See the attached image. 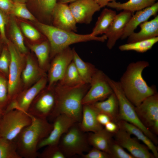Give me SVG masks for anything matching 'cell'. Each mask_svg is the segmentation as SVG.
I'll list each match as a JSON object with an SVG mask.
<instances>
[{
  "mask_svg": "<svg viewBox=\"0 0 158 158\" xmlns=\"http://www.w3.org/2000/svg\"><path fill=\"white\" fill-rule=\"evenodd\" d=\"M75 0H57V2L67 4L68 3H71Z\"/></svg>",
  "mask_w": 158,
  "mask_h": 158,
  "instance_id": "7dc6e473",
  "label": "cell"
},
{
  "mask_svg": "<svg viewBox=\"0 0 158 158\" xmlns=\"http://www.w3.org/2000/svg\"><path fill=\"white\" fill-rule=\"evenodd\" d=\"M97 120L99 123L103 126H104L108 122L111 121L108 116L102 113H98L97 116Z\"/></svg>",
  "mask_w": 158,
  "mask_h": 158,
  "instance_id": "f6af8a7d",
  "label": "cell"
},
{
  "mask_svg": "<svg viewBox=\"0 0 158 158\" xmlns=\"http://www.w3.org/2000/svg\"><path fill=\"white\" fill-rule=\"evenodd\" d=\"M3 115L0 113V121L2 118Z\"/></svg>",
  "mask_w": 158,
  "mask_h": 158,
  "instance_id": "f907efd6",
  "label": "cell"
},
{
  "mask_svg": "<svg viewBox=\"0 0 158 158\" xmlns=\"http://www.w3.org/2000/svg\"><path fill=\"white\" fill-rule=\"evenodd\" d=\"M10 15L16 16L32 21H36L35 18L28 9L26 4L24 3L14 2Z\"/></svg>",
  "mask_w": 158,
  "mask_h": 158,
  "instance_id": "d590c367",
  "label": "cell"
},
{
  "mask_svg": "<svg viewBox=\"0 0 158 158\" xmlns=\"http://www.w3.org/2000/svg\"><path fill=\"white\" fill-rule=\"evenodd\" d=\"M20 26L23 33L30 40L36 41L42 38L40 33L29 24L22 22L20 23Z\"/></svg>",
  "mask_w": 158,
  "mask_h": 158,
  "instance_id": "ab89813d",
  "label": "cell"
},
{
  "mask_svg": "<svg viewBox=\"0 0 158 158\" xmlns=\"http://www.w3.org/2000/svg\"><path fill=\"white\" fill-rule=\"evenodd\" d=\"M101 8L107 6L110 2L115 0H94Z\"/></svg>",
  "mask_w": 158,
  "mask_h": 158,
  "instance_id": "bcb514c9",
  "label": "cell"
},
{
  "mask_svg": "<svg viewBox=\"0 0 158 158\" xmlns=\"http://www.w3.org/2000/svg\"><path fill=\"white\" fill-rule=\"evenodd\" d=\"M28 112L13 109L5 113L0 121V138L15 141L22 130L31 123Z\"/></svg>",
  "mask_w": 158,
  "mask_h": 158,
  "instance_id": "52a82bcc",
  "label": "cell"
},
{
  "mask_svg": "<svg viewBox=\"0 0 158 158\" xmlns=\"http://www.w3.org/2000/svg\"><path fill=\"white\" fill-rule=\"evenodd\" d=\"M158 11V2L142 10L136 11L129 20L121 38L124 39L134 32L141 23L147 21L152 16L156 15Z\"/></svg>",
  "mask_w": 158,
  "mask_h": 158,
  "instance_id": "ffe728a7",
  "label": "cell"
},
{
  "mask_svg": "<svg viewBox=\"0 0 158 158\" xmlns=\"http://www.w3.org/2000/svg\"><path fill=\"white\" fill-rule=\"evenodd\" d=\"M7 78L0 72V113L3 115L9 102Z\"/></svg>",
  "mask_w": 158,
  "mask_h": 158,
  "instance_id": "e575fe53",
  "label": "cell"
},
{
  "mask_svg": "<svg viewBox=\"0 0 158 158\" xmlns=\"http://www.w3.org/2000/svg\"><path fill=\"white\" fill-rule=\"evenodd\" d=\"M109 154L111 158H134L126 152L120 144L113 139L111 143Z\"/></svg>",
  "mask_w": 158,
  "mask_h": 158,
  "instance_id": "74e56055",
  "label": "cell"
},
{
  "mask_svg": "<svg viewBox=\"0 0 158 158\" xmlns=\"http://www.w3.org/2000/svg\"><path fill=\"white\" fill-rule=\"evenodd\" d=\"M104 126V128L107 131L113 134L119 129L117 124L111 121L108 122Z\"/></svg>",
  "mask_w": 158,
  "mask_h": 158,
  "instance_id": "ee69618b",
  "label": "cell"
},
{
  "mask_svg": "<svg viewBox=\"0 0 158 158\" xmlns=\"http://www.w3.org/2000/svg\"><path fill=\"white\" fill-rule=\"evenodd\" d=\"M99 112L92 104L83 105L81 120L79 126L83 132H97L103 128L97 120Z\"/></svg>",
  "mask_w": 158,
  "mask_h": 158,
  "instance_id": "44dd1931",
  "label": "cell"
},
{
  "mask_svg": "<svg viewBox=\"0 0 158 158\" xmlns=\"http://www.w3.org/2000/svg\"><path fill=\"white\" fill-rule=\"evenodd\" d=\"M47 76L37 60L30 55H25V66L21 75L23 90L32 85L42 77Z\"/></svg>",
  "mask_w": 158,
  "mask_h": 158,
  "instance_id": "d6986e66",
  "label": "cell"
},
{
  "mask_svg": "<svg viewBox=\"0 0 158 158\" xmlns=\"http://www.w3.org/2000/svg\"><path fill=\"white\" fill-rule=\"evenodd\" d=\"M119 128L124 130L131 135L135 136L142 142L152 152L154 158L158 157L157 148L155 144L137 127L126 121L119 120L117 123Z\"/></svg>",
  "mask_w": 158,
  "mask_h": 158,
  "instance_id": "cb8c5ba5",
  "label": "cell"
},
{
  "mask_svg": "<svg viewBox=\"0 0 158 158\" xmlns=\"http://www.w3.org/2000/svg\"><path fill=\"white\" fill-rule=\"evenodd\" d=\"M81 156L83 158H111L108 153L94 147Z\"/></svg>",
  "mask_w": 158,
  "mask_h": 158,
  "instance_id": "b9f144b4",
  "label": "cell"
},
{
  "mask_svg": "<svg viewBox=\"0 0 158 158\" xmlns=\"http://www.w3.org/2000/svg\"><path fill=\"white\" fill-rule=\"evenodd\" d=\"M29 46L35 55L40 68L45 72L48 71L50 58V47L48 40L37 44H29Z\"/></svg>",
  "mask_w": 158,
  "mask_h": 158,
  "instance_id": "484cf974",
  "label": "cell"
},
{
  "mask_svg": "<svg viewBox=\"0 0 158 158\" xmlns=\"http://www.w3.org/2000/svg\"><path fill=\"white\" fill-rule=\"evenodd\" d=\"M36 25L46 37L50 47V58L72 44L91 41L104 42L107 40L105 35L97 37L88 34H79L62 29L52 25L37 22Z\"/></svg>",
  "mask_w": 158,
  "mask_h": 158,
  "instance_id": "277c9868",
  "label": "cell"
},
{
  "mask_svg": "<svg viewBox=\"0 0 158 158\" xmlns=\"http://www.w3.org/2000/svg\"><path fill=\"white\" fill-rule=\"evenodd\" d=\"M158 41V37L152 38L129 43L120 45L119 49L121 51H134L144 53L151 49Z\"/></svg>",
  "mask_w": 158,
  "mask_h": 158,
  "instance_id": "1f68e13d",
  "label": "cell"
},
{
  "mask_svg": "<svg viewBox=\"0 0 158 158\" xmlns=\"http://www.w3.org/2000/svg\"><path fill=\"white\" fill-rule=\"evenodd\" d=\"M41 153L38 154L40 158H65L66 157L59 147L58 145H49Z\"/></svg>",
  "mask_w": 158,
  "mask_h": 158,
  "instance_id": "8d00e7d4",
  "label": "cell"
},
{
  "mask_svg": "<svg viewBox=\"0 0 158 158\" xmlns=\"http://www.w3.org/2000/svg\"><path fill=\"white\" fill-rule=\"evenodd\" d=\"M149 65L145 61L130 63L119 81L124 94L135 107L157 92L154 86L148 85L142 76L143 70Z\"/></svg>",
  "mask_w": 158,
  "mask_h": 158,
  "instance_id": "6da1fadb",
  "label": "cell"
},
{
  "mask_svg": "<svg viewBox=\"0 0 158 158\" xmlns=\"http://www.w3.org/2000/svg\"><path fill=\"white\" fill-rule=\"evenodd\" d=\"M136 113L142 124L155 135L158 134V95L157 93L135 107Z\"/></svg>",
  "mask_w": 158,
  "mask_h": 158,
  "instance_id": "30bf717a",
  "label": "cell"
},
{
  "mask_svg": "<svg viewBox=\"0 0 158 158\" xmlns=\"http://www.w3.org/2000/svg\"><path fill=\"white\" fill-rule=\"evenodd\" d=\"M108 82L118 99V120L126 121L140 129L155 144L158 142L155 135L147 128L142 123L136 112L135 106L124 94L119 81L107 78Z\"/></svg>",
  "mask_w": 158,
  "mask_h": 158,
  "instance_id": "5b68a950",
  "label": "cell"
},
{
  "mask_svg": "<svg viewBox=\"0 0 158 158\" xmlns=\"http://www.w3.org/2000/svg\"><path fill=\"white\" fill-rule=\"evenodd\" d=\"M157 0H129L123 3L114 0L109 2L107 6L117 11L127 10L133 12L137 11L150 6Z\"/></svg>",
  "mask_w": 158,
  "mask_h": 158,
  "instance_id": "4316f807",
  "label": "cell"
},
{
  "mask_svg": "<svg viewBox=\"0 0 158 158\" xmlns=\"http://www.w3.org/2000/svg\"><path fill=\"white\" fill-rule=\"evenodd\" d=\"M107 77L102 71L97 69L92 78L90 88L83 98V105L91 104L103 100L113 93Z\"/></svg>",
  "mask_w": 158,
  "mask_h": 158,
  "instance_id": "9c48e42d",
  "label": "cell"
},
{
  "mask_svg": "<svg viewBox=\"0 0 158 158\" xmlns=\"http://www.w3.org/2000/svg\"><path fill=\"white\" fill-rule=\"evenodd\" d=\"M140 30L133 32L128 37L127 42L132 43L148 39L158 36V16L149 21H146L139 25Z\"/></svg>",
  "mask_w": 158,
  "mask_h": 158,
  "instance_id": "7402d4cb",
  "label": "cell"
},
{
  "mask_svg": "<svg viewBox=\"0 0 158 158\" xmlns=\"http://www.w3.org/2000/svg\"><path fill=\"white\" fill-rule=\"evenodd\" d=\"M37 7L43 18L52 20V14L57 0H31Z\"/></svg>",
  "mask_w": 158,
  "mask_h": 158,
  "instance_id": "836d02e7",
  "label": "cell"
},
{
  "mask_svg": "<svg viewBox=\"0 0 158 158\" xmlns=\"http://www.w3.org/2000/svg\"><path fill=\"white\" fill-rule=\"evenodd\" d=\"M115 140L123 147L126 149L134 158H154L152 153L145 145L140 144L132 138L131 135L119 128L113 134Z\"/></svg>",
  "mask_w": 158,
  "mask_h": 158,
  "instance_id": "9a60e30c",
  "label": "cell"
},
{
  "mask_svg": "<svg viewBox=\"0 0 158 158\" xmlns=\"http://www.w3.org/2000/svg\"><path fill=\"white\" fill-rule=\"evenodd\" d=\"M8 23L9 26L10 40L22 54H27L28 50L25 44L22 32L13 16L9 17Z\"/></svg>",
  "mask_w": 158,
  "mask_h": 158,
  "instance_id": "f546056e",
  "label": "cell"
},
{
  "mask_svg": "<svg viewBox=\"0 0 158 158\" xmlns=\"http://www.w3.org/2000/svg\"><path fill=\"white\" fill-rule=\"evenodd\" d=\"M90 86L84 83L73 87L63 86L57 83L54 86L56 96L55 107L51 117L65 114L77 123L81 121L83 105L82 100Z\"/></svg>",
  "mask_w": 158,
  "mask_h": 158,
  "instance_id": "7a4b0ae2",
  "label": "cell"
},
{
  "mask_svg": "<svg viewBox=\"0 0 158 158\" xmlns=\"http://www.w3.org/2000/svg\"><path fill=\"white\" fill-rule=\"evenodd\" d=\"M77 121L65 114L59 115L54 118L52 128L49 135L42 140L37 147V150L47 146L58 145L62 136Z\"/></svg>",
  "mask_w": 158,
  "mask_h": 158,
  "instance_id": "5bb4252c",
  "label": "cell"
},
{
  "mask_svg": "<svg viewBox=\"0 0 158 158\" xmlns=\"http://www.w3.org/2000/svg\"><path fill=\"white\" fill-rule=\"evenodd\" d=\"M116 15L115 11L111 9L104 8L98 17L91 34L94 36L105 34Z\"/></svg>",
  "mask_w": 158,
  "mask_h": 158,
  "instance_id": "f1b7e54d",
  "label": "cell"
},
{
  "mask_svg": "<svg viewBox=\"0 0 158 158\" xmlns=\"http://www.w3.org/2000/svg\"><path fill=\"white\" fill-rule=\"evenodd\" d=\"M6 44L11 56L8 78L10 103L23 90L21 76L25 66L26 54L21 53L9 40Z\"/></svg>",
  "mask_w": 158,
  "mask_h": 158,
  "instance_id": "8992f818",
  "label": "cell"
},
{
  "mask_svg": "<svg viewBox=\"0 0 158 158\" xmlns=\"http://www.w3.org/2000/svg\"><path fill=\"white\" fill-rule=\"evenodd\" d=\"M9 19V16L0 10V35L6 44L9 40L6 33V28Z\"/></svg>",
  "mask_w": 158,
  "mask_h": 158,
  "instance_id": "60d3db41",
  "label": "cell"
},
{
  "mask_svg": "<svg viewBox=\"0 0 158 158\" xmlns=\"http://www.w3.org/2000/svg\"><path fill=\"white\" fill-rule=\"evenodd\" d=\"M30 116L31 123L22 130L15 140L17 152L22 158L37 157L38 144L49 135L53 127L47 118Z\"/></svg>",
  "mask_w": 158,
  "mask_h": 158,
  "instance_id": "3957f363",
  "label": "cell"
},
{
  "mask_svg": "<svg viewBox=\"0 0 158 158\" xmlns=\"http://www.w3.org/2000/svg\"><path fill=\"white\" fill-rule=\"evenodd\" d=\"M0 158H22L17 152L15 141L0 138Z\"/></svg>",
  "mask_w": 158,
  "mask_h": 158,
  "instance_id": "d6a6232c",
  "label": "cell"
},
{
  "mask_svg": "<svg viewBox=\"0 0 158 158\" xmlns=\"http://www.w3.org/2000/svg\"><path fill=\"white\" fill-rule=\"evenodd\" d=\"M133 13L131 11L123 10L116 14L107 31L104 34L107 38V46L109 49H112L117 41L121 38Z\"/></svg>",
  "mask_w": 158,
  "mask_h": 158,
  "instance_id": "ac0fdd59",
  "label": "cell"
},
{
  "mask_svg": "<svg viewBox=\"0 0 158 158\" xmlns=\"http://www.w3.org/2000/svg\"><path fill=\"white\" fill-rule=\"evenodd\" d=\"M73 61L80 77L85 83L90 84L93 75L97 69L91 63L84 61L79 56L75 49L73 48Z\"/></svg>",
  "mask_w": 158,
  "mask_h": 158,
  "instance_id": "83f0119b",
  "label": "cell"
},
{
  "mask_svg": "<svg viewBox=\"0 0 158 158\" xmlns=\"http://www.w3.org/2000/svg\"><path fill=\"white\" fill-rule=\"evenodd\" d=\"M11 56L6 44L3 49L0 55V72L8 78Z\"/></svg>",
  "mask_w": 158,
  "mask_h": 158,
  "instance_id": "f35d334b",
  "label": "cell"
},
{
  "mask_svg": "<svg viewBox=\"0 0 158 158\" xmlns=\"http://www.w3.org/2000/svg\"><path fill=\"white\" fill-rule=\"evenodd\" d=\"M56 103L54 86L49 87L47 86L32 101L28 112L35 117L47 118L52 114Z\"/></svg>",
  "mask_w": 158,
  "mask_h": 158,
  "instance_id": "8fae6325",
  "label": "cell"
},
{
  "mask_svg": "<svg viewBox=\"0 0 158 158\" xmlns=\"http://www.w3.org/2000/svg\"><path fill=\"white\" fill-rule=\"evenodd\" d=\"M58 83L66 87H73L85 83L80 77L73 61L68 66L61 79Z\"/></svg>",
  "mask_w": 158,
  "mask_h": 158,
  "instance_id": "4dcf8cb0",
  "label": "cell"
},
{
  "mask_svg": "<svg viewBox=\"0 0 158 158\" xmlns=\"http://www.w3.org/2000/svg\"><path fill=\"white\" fill-rule=\"evenodd\" d=\"M13 2H18L25 3L28 0H12Z\"/></svg>",
  "mask_w": 158,
  "mask_h": 158,
  "instance_id": "681fc988",
  "label": "cell"
},
{
  "mask_svg": "<svg viewBox=\"0 0 158 158\" xmlns=\"http://www.w3.org/2000/svg\"><path fill=\"white\" fill-rule=\"evenodd\" d=\"M77 123L62 136L58 144L66 157L76 155L81 156L84 152L89 151L87 136L80 129Z\"/></svg>",
  "mask_w": 158,
  "mask_h": 158,
  "instance_id": "ba28073f",
  "label": "cell"
},
{
  "mask_svg": "<svg viewBox=\"0 0 158 158\" xmlns=\"http://www.w3.org/2000/svg\"><path fill=\"white\" fill-rule=\"evenodd\" d=\"M69 7L77 23L90 24L93 16L101 8L94 0H76Z\"/></svg>",
  "mask_w": 158,
  "mask_h": 158,
  "instance_id": "2e32d148",
  "label": "cell"
},
{
  "mask_svg": "<svg viewBox=\"0 0 158 158\" xmlns=\"http://www.w3.org/2000/svg\"><path fill=\"white\" fill-rule=\"evenodd\" d=\"M5 44H6L4 42L0 35V55L2 52L3 48Z\"/></svg>",
  "mask_w": 158,
  "mask_h": 158,
  "instance_id": "c3c4849f",
  "label": "cell"
},
{
  "mask_svg": "<svg viewBox=\"0 0 158 158\" xmlns=\"http://www.w3.org/2000/svg\"><path fill=\"white\" fill-rule=\"evenodd\" d=\"M47 76H44L29 88L23 90L14 99L10 102L4 113L13 109L28 112L32 101L38 94L47 86Z\"/></svg>",
  "mask_w": 158,
  "mask_h": 158,
  "instance_id": "4fadbf2b",
  "label": "cell"
},
{
  "mask_svg": "<svg viewBox=\"0 0 158 158\" xmlns=\"http://www.w3.org/2000/svg\"><path fill=\"white\" fill-rule=\"evenodd\" d=\"M13 3L12 0H0V10L9 16Z\"/></svg>",
  "mask_w": 158,
  "mask_h": 158,
  "instance_id": "7bdbcfd3",
  "label": "cell"
},
{
  "mask_svg": "<svg viewBox=\"0 0 158 158\" xmlns=\"http://www.w3.org/2000/svg\"><path fill=\"white\" fill-rule=\"evenodd\" d=\"M113 134L107 131L104 128L95 132H91L87 136L90 145L109 154L110 147L113 139Z\"/></svg>",
  "mask_w": 158,
  "mask_h": 158,
  "instance_id": "d4e9b609",
  "label": "cell"
},
{
  "mask_svg": "<svg viewBox=\"0 0 158 158\" xmlns=\"http://www.w3.org/2000/svg\"><path fill=\"white\" fill-rule=\"evenodd\" d=\"M91 104L99 113H103L108 116L112 121L117 123L119 120L118 103L114 92L106 99Z\"/></svg>",
  "mask_w": 158,
  "mask_h": 158,
  "instance_id": "603a6c76",
  "label": "cell"
},
{
  "mask_svg": "<svg viewBox=\"0 0 158 158\" xmlns=\"http://www.w3.org/2000/svg\"><path fill=\"white\" fill-rule=\"evenodd\" d=\"M53 25L74 32L77 31V23L67 4L57 2L52 14Z\"/></svg>",
  "mask_w": 158,
  "mask_h": 158,
  "instance_id": "e0dca14e",
  "label": "cell"
},
{
  "mask_svg": "<svg viewBox=\"0 0 158 158\" xmlns=\"http://www.w3.org/2000/svg\"><path fill=\"white\" fill-rule=\"evenodd\" d=\"M73 58V49L69 47L56 54L52 58L48 70L49 87L54 86L62 78Z\"/></svg>",
  "mask_w": 158,
  "mask_h": 158,
  "instance_id": "7c38bea8",
  "label": "cell"
}]
</instances>
